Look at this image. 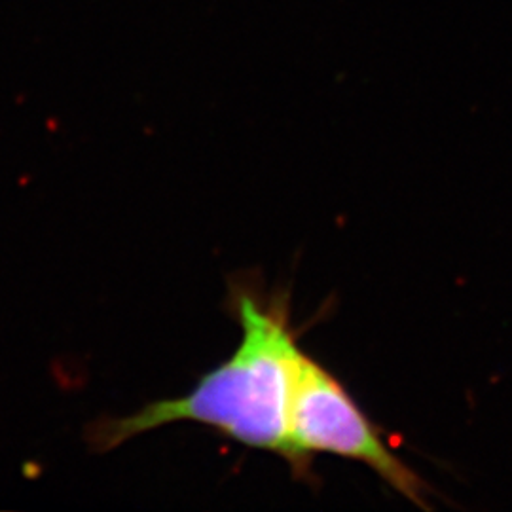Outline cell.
I'll return each mask as SVG.
<instances>
[{
	"instance_id": "6da1fadb",
	"label": "cell",
	"mask_w": 512,
	"mask_h": 512,
	"mask_svg": "<svg viewBox=\"0 0 512 512\" xmlns=\"http://www.w3.org/2000/svg\"><path fill=\"white\" fill-rule=\"evenodd\" d=\"M224 308L241 327L234 355L205 372L186 395L92 421L86 429L92 452L107 454L158 427L192 421L287 461L294 366L302 349L291 323V294L268 291L255 274H236Z\"/></svg>"
},
{
	"instance_id": "7a4b0ae2",
	"label": "cell",
	"mask_w": 512,
	"mask_h": 512,
	"mask_svg": "<svg viewBox=\"0 0 512 512\" xmlns=\"http://www.w3.org/2000/svg\"><path fill=\"white\" fill-rule=\"evenodd\" d=\"M317 454L365 463L376 475L421 509H431V488L412 471L382 439L378 427L368 420L327 366L300 349L294 366L289 406V456L287 465L300 482H313V459Z\"/></svg>"
}]
</instances>
